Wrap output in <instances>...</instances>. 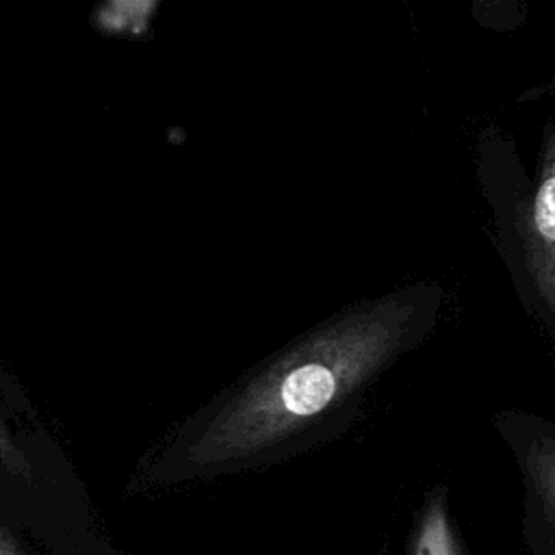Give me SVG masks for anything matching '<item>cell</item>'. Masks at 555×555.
<instances>
[{
  "label": "cell",
  "instance_id": "6da1fadb",
  "mask_svg": "<svg viewBox=\"0 0 555 555\" xmlns=\"http://www.w3.org/2000/svg\"><path fill=\"white\" fill-rule=\"evenodd\" d=\"M440 282L421 280L330 319L241 386L189 444L193 466L251 457L356 397L436 330Z\"/></svg>",
  "mask_w": 555,
  "mask_h": 555
},
{
  "label": "cell",
  "instance_id": "7a4b0ae2",
  "mask_svg": "<svg viewBox=\"0 0 555 555\" xmlns=\"http://www.w3.org/2000/svg\"><path fill=\"white\" fill-rule=\"evenodd\" d=\"M481 186L492 206L501 254L525 308L555 336V121L542 130L535 178L505 160V139L483 132Z\"/></svg>",
  "mask_w": 555,
  "mask_h": 555
},
{
  "label": "cell",
  "instance_id": "3957f363",
  "mask_svg": "<svg viewBox=\"0 0 555 555\" xmlns=\"http://www.w3.org/2000/svg\"><path fill=\"white\" fill-rule=\"evenodd\" d=\"M492 425L505 444L520 494V535L529 555H555V423L505 408Z\"/></svg>",
  "mask_w": 555,
  "mask_h": 555
},
{
  "label": "cell",
  "instance_id": "277c9868",
  "mask_svg": "<svg viewBox=\"0 0 555 555\" xmlns=\"http://www.w3.org/2000/svg\"><path fill=\"white\" fill-rule=\"evenodd\" d=\"M408 555H477L462 538L444 486H431L416 512Z\"/></svg>",
  "mask_w": 555,
  "mask_h": 555
},
{
  "label": "cell",
  "instance_id": "5b68a950",
  "mask_svg": "<svg viewBox=\"0 0 555 555\" xmlns=\"http://www.w3.org/2000/svg\"><path fill=\"white\" fill-rule=\"evenodd\" d=\"M0 466L11 473L13 477L30 479V462L13 440L11 429L7 427L2 414H0Z\"/></svg>",
  "mask_w": 555,
  "mask_h": 555
},
{
  "label": "cell",
  "instance_id": "8992f818",
  "mask_svg": "<svg viewBox=\"0 0 555 555\" xmlns=\"http://www.w3.org/2000/svg\"><path fill=\"white\" fill-rule=\"evenodd\" d=\"M0 555H26L15 546V542L11 540V535L2 525H0Z\"/></svg>",
  "mask_w": 555,
  "mask_h": 555
}]
</instances>
